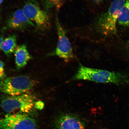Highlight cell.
<instances>
[{"label":"cell","instance_id":"ffe728a7","mask_svg":"<svg viewBox=\"0 0 129 129\" xmlns=\"http://www.w3.org/2000/svg\"><path fill=\"white\" fill-rule=\"evenodd\" d=\"M3 0H0V5H1L2 3L3 2Z\"/></svg>","mask_w":129,"mask_h":129},{"label":"cell","instance_id":"9a60e30c","mask_svg":"<svg viewBox=\"0 0 129 129\" xmlns=\"http://www.w3.org/2000/svg\"><path fill=\"white\" fill-rule=\"evenodd\" d=\"M44 106V103L41 101H36L35 103V108H36L37 109L41 110L43 109Z\"/></svg>","mask_w":129,"mask_h":129},{"label":"cell","instance_id":"7a4b0ae2","mask_svg":"<svg viewBox=\"0 0 129 129\" xmlns=\"http://www.w3.org/2000/svg\"><path fill=\"white\" fill-rule=\"evenodd\" d=\"M125 1L114 0L107 12L96 18L94 27L98 33L107 37L117 34V23L121 8Z\"/></svg>","mask_w":129,"mask_h":129},{"label":"cell","instance_id":"5bb4252c","mask_svg":"<svg viewBox=\"0 0 129 129\" xmlns=\"http://www.w3.org/2000/svg\"><path fill=\"white\" fill-rule=\"evenodd\" d=\"M43 6L46 10L51 8L60 7L61 0H42Z\"/></svg>","mask_w":129,"mask_h":129},{"label":"cell","instance_id":"8992f818","mask_svg":"<svg viewBox=\"0 0 129 129\" xmlns=\"http://www.w3.org/2000/svg\"><path fill=\"white\" fill-rule=\"evenodd\" d=\"M55 22L58 39L55 50L50 55L57 56L65 62H68L74 58L73 50L67 36L66 30L61 25L57 16Z\"/></svg>","mask_w":129,"mask_h":129},{"label":"cell","instance_id":"277c9868","mask_svg":"<svg viewBox=\"0 0 129 129\" xmlns=\"http://www.w3.org/2000/svg\"><path fill=\"white\" fill-rule=\"evenodd\" d=\"M35 83L34 81L26 76L8 77L0 81V91L10 95H18L28 92Z\"/></svg>","mask_w":129,"mask_h":129},{"label":"cell","instance_id":"ac0fdd59","mask_svg":"<svg viewBox=\"0 0 129 129\" xmlns=\"http://www.w3.org/2000/svg\"><path fill=\"white\" fill-rule=\"evenodd\" d=\"M126 48H127V50H128V52L129 53V39L127 42Z\"/></svg>","mask_w":129,"mask_h":129},{"label":"cell","instance_id":"3957f363","mask_svg":"<svg viewBox=\"0 0 129 129\" xmlns=\"http://www.w3.org/2000/svg\"><path fill=\"white\" fill-rule=\"evenodd\" d=\"M35 100L33 95L27 93L18 95H9L3 98L1 105L3 109L9 114L17 111L27 114L33 110Z\"/></svg>","mask_w":129,"mask_h":129},{"label":"cell","instance_id":"7c38bea8","mask_svg":"<svg viewBox=\"0 0 129 129\" xmlns=\"http://www.w3.org/2000/svg\"><path fill=\"white\" fill-rule=\"evenodd\" d=\"M12 16L28 27L35 26L34 23L25 15L22 9L17 10L13 13Z\"/></svg>","mask_w":129,"mask_h":129},{"label":"cell","instance_id":"ba28073f","mask_svg":"<svg viewBox=\"0 0 129 129\" xmlns=\"http://www.w3.org/2000/svg\"><path fill=\"white\" fill-rule=\"evenodd\" d=\"M55 129H84V122L81 119L73 114H62L56 119Z\"/></svg>","mask_w":129,"mask_h":129},{"label":"cell","instance_id":"5b68a950","mask_svg":"<svg viewBox=\"0 0 129 129\" xmlns=\"http://www.w3.org/2000/svg\"><path fill=\"white\" fill-rule=\"evenodd\" d=\"M36 123L27 114H8L0 117V129H36Z\"/></svg>","mask_w":129,"mask_h":129},{"label":"cell","instance_id":"44dd1931","mask_svg":"<svg viewBox=\"0 0 129 129\" xmlns=\"http://www.w3.org/2000/svg\"><path fill=\"white\" fill-rule=\"evenodd\" d=\"M0 78H1V77H0Z\"/></svg>","mask_w":129,"mask_h":129},{"label":"cell","instance_id":"6da1fadb","mask_svg":"<svg viewBox=\"0 0 129 129\" xmlns=\"http://www.w3.org/2000/svg\"><path fill=\"white\" fill-rule=\"evenodd\" d=\"M124 73L94 69L80 65L76 73L70 80H83L96 83L123 85L126 81Z\"/></svg>","mask_w":129,"mask_h":129},{"label":"cell","instance_id":"9c48e42d","mask_svg":"<svg viewBox=\"0 0 129 129\" xmlns=\"http://www.w3.org/2000/svg\"><path fill=\"white\" fill-rule=\"evenodd\" d=\"M14 52L16 67L18 70H20L25 67L31 56L24 44L17 46Z\"/></svg>","mask_w":129,"mask_h":129},{"label":"cell","instance_id":"30bf717a","mask_svg":"<svg viewBox=\"0 0 129 129\" xmlns=\"http://www.w3.org/2000/svg\"><path fill=\"white\" fill-rule=\"evenodd\" d=\"M17 38L15 35H10L3 40L1 49L6 56H9L14 52L17 47Z\"/></svg>","mask_w":129,"mask_h":129},{"label":"cell","instance_id":"4fadbf2b","mask_svg":"<svg viewBox=\"0 0 129 129\" xmlns=\"http://www.w3.org/2000/svg\"><path fill=\"white\" fill-rule=\"evenodd\" d=\"M6 28L17 30H23L28 27L22 22L13 17H10L6 22Z\"/></svg>","mask_w":129,"mask_h":129},{"label":"cell","instance_id":"e0dca14e","mask_svg":"<svg viewBox=\"0 0 129 129\" xmlns=\"http://www.w3.org/2000/svg\"><path fill=\"white\" fill-rule=\"evenodd\" d=\"M4 38L2 36H0V51L1 49V46L2 43V42L4 40Z\"/></svg>","mask_w":129,"mask_h":129},{"label":"cell","instance_id":"d6986e66","mask_svg":"<svg viewBox=\"0 0 129 129\" xmlns=\"http://www.w3.org/2000/svg\"><path fill=\"white\" fill-rule=\"evenodd\" d=\"M93 1L97 4H99V3L102 2L104 0H93Z\"/></svg>","mask_w":129,"mask_h":129},{"label":"cell","instance_id":"52a82bcc","mask_svg":"<svg viewBox=\"0 0 129 129\" xmlns=\"http://www.w3.org/2000/svg\"><path fill=\"white\" fill-rule=\"evenodd\" d=\"M22 10L28 18L36 24L38 28L45 29L49 26V15L41 9L36 1L29 0L25 3Z\"/></svg>","mask_w":129,"mask_h":129},{"label":"cell","instance_id":"8fae6325","mask_svg":"<svg viewBox=\"0 0 129 129\" xmlns=\"http://www.w3.org/2000/svg\"><path fill=\"white\" fill-rule=\"evenodd\" d=\"M117 22L121 26H129V0H125L121 8Z\"/></svg>","mask_w":129,"mask_h":129},{"label":"cell","instance_id":"2e32d148","mask_svg":"<svg viewBox=\"0 0 129 129\" xmlns=\"http://www.w3.org/2000/svg\"><path fill=\"white\" fill-rule=\"evenodd\" d=\"M4 64L1 60H0V77L1 78L4 75Z\"/></svg>","mask_w":129,"mask_h":129}]
</instances>
